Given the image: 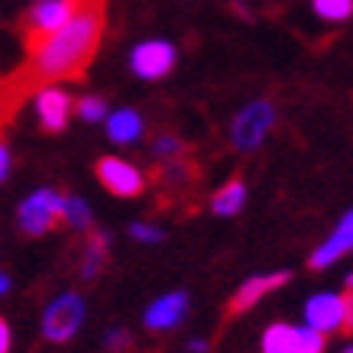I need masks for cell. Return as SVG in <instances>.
Masks as SVG:
<instances>
[{
	"label": "cell",
	"instance_id": "obj_3",
	"mask_svg": "<svg viewBox=\"0 0 353 353\" xmlns=\"http://www.w3.org/2000/svg\"><path fill=\"white\" fill-rule=\"evenodd\" d=\"M65 214H68V198H65L62 192H55V188H39V192L30 194V198L20 204L17 221H20L23 234L43 236L62 224Z\"/></svg>",
	"mask_w": 353,
	"mask_h": 353
},
{
	"label": "cell",
	"instance_id": "obj_21",
	"mask_svg": "<svg viewBox=\"0 0 353 353\" xmlns=\"http://www.w3.org/2000/svg\"><path fill=\"white\" fill-rule=\"evenodd\" d=\"M295 353H324V334L314 327H299V350Z\"/></svg>",
	"mask_w": 353,
	"mask_h": 353
},
{
	"label": "cell",
	"instance_id": "obj_12",
	"mask_svg": "<svg viewBox=\"0 0 353 353\" xmlns=\"http://www.w3.org/2000/svg\"><path fill=\"white\" fill-rule=\"evenodd\" d=\"M156 182L159 188H175V192H192L194 185H198V169L192 165V159H169L165 165L156 169Z\"/></svg>",
	"mask_w": 353,
	"mask_h": 353
},
{
	"label": "cell",
	"instance_id": "obj_7",
	"mask_svg": "<svg viewBox=\"0 0 353 353\" xmlns=\"http://www.w3.org/2000/svg\"><path fill=\"white\" fill-rule=\"evenodd\" d=\"M133 72L139 78H146V81H156V78H165L175 68V46L172 43H143L133 49Z\"/></svg>",
	"mask_w": 353,
	"mask_h": 353
},
{
	"label": "cell",
	"instance_id": "obj_18",
	"mask_svg": "<svg viewBox=\"0 0 353 353\" xmlns=\"http://www.w3.org/2000/svg\"><path fill=\"white\" fill-rule=\"evenodd\" d=\"M314 13L324 20H347L353 17V0H314Z\"/></svg>",
	"mask_w": 353,
	"mask_h": 353
},
{
	"label": "cell",
	"instance_id": "obj_14",
	"mask_svg": "<svg viewBox=\"0 0 353 353\" xmlns=\"http://www.w3.org/2000/svg\"><path fill=\"white\" fill-rule=\"evenodd\" d=\"M243 201H246V185L240 175H234V179L211 198V208H214V214L230 217V214H236V211H243Z\"/></svg>",
	"mask_w": 353,
	"mask_h": 353
},
{
	"label": "cell",
	"instance_id": "obj_1",
	"mask_svg": "<svg viewBox=\"0 0 353 353\" xmlns=\"http://www.w3.org/2000/svg\"><path fill=\"white\" fill-rule=\"evenodd\" d=\"M108 23V0H81V7L59 32H52L43 46L26 52L17 68L3 78L0 88V120L10 127L23 104L32 94L39 97L62 81H81L94 62Z\"/></svg>",
	"mask_w": 353,
	"mask_h": 353
},
{
	"label": "cell",
	"instance_id": "obj_23",
	"mask_svg": "<svg viewBox=\"0 0 353 353\" xmlns=\"http://www.w3.org/2000/svg\"><path fill=\"white\" fill-rule=\"evenodd\" d=\"M130 230H133V236H137V240H150V243H156V240H162V230H156V227H150V224H133L130 227Z\"/></svg>",
	"mask_w": 353,
	"mask_h": 353
},
{
	"label": "cell",
	"instance_id": "obj_20",
	"mask_svg": "<svg viewBox=\"0 0 353 353\" xmlns=\"http://www.w3.org/2000/svg\"><path fill=\"white\" fill-rule=\"evenodd\" d=\"M65 224L75 227V230H88V227H91V211H88V204H81L78 198H68V214H65Z\"/></svg>",
	"mask_w": 353,
	"mask_h": 353
},
{
	"label": "cell",
	"instance_id": "obj_5",
	"mask_svg": "<svg viewBox=\"0 0 353 353\" xmlns=\"http://www.w3.org/2000/svg\"><path fill=\"white\" fill-rule=\"evenodd\" d=\"M85 321V301L81 295L68 292L62 299H55L49 308H46V318H43V337L49 343H65L72 341V334L81 327Z\"/></svg>",
	"mask_w": 353,
	"mask_h": 353
},
{
	"label": "cell",
	"instance_id": "obj_19",
	"mask_svg": "<svg viewBox=\"0 0 353 353\" xmlns=\"http://www.w3.org/2000/svg\"><path fill=\"white\" fill-rule=\"evenodd\" d=\"M152 152H156V156H159V159H182L185 156V143L179 137H169V133H165V137H159L156 139V143H152Z\"/></svg>",
	"mask_w": 353,
	"mask_h": 353
},
{
	"label": "cell",
	"instance_id": "obj_6",
	"mask_svg": "<svg viewBox=\"0 0 353 353\" xmlns=\"http://www.w3.org/2000/svg\"><path fill=\"white\" fill-rule=\"evenodd\" d=\"M94 175H97V182L104 185L110 194H117V198H137V194H143V188H146L143 172H139L137 165H130V162L117 159V156L97 159Z\"/></svg>",
	"mask_w": 353,
	"mask_h": 353
},
{
	"label": "cell",
	"instance_id": "obj_27",
	"mask_svg": "<svg viewBox=\"0 0 353 353\" xmlns=\"http://www.w3.org/2000/svg\"><path fill=\"white\" fill-rule=\"evenodd\" d=\"M192 350H194V353H204V350H208V343H201V341H194V343H192Z\"/></svg>",
	"mask_w": 353,
	"mask_h": 353
},
{
	"label": "cell",
	"instance_id": "obj_17",
	"mask_svg": "<svg viewBox=\"0 0 353 353\" xmlns=\"http://www.w3.org/2000/svg\"><path fill=\"white\" fill-rule=\"evenodd\" d=\"M108 259V236L104 234H91L85 243V259H81V276L85 279H94Z\"/></svg>",
	"mask_w": 353,
	"mask_h": 353
},
{
	"label": "cell",
	"instance_id": "obj_10",
	"mask_svg": "<svg viewBox=\"0 0 353 353\" xmlns=\"http://www.w3.org/2000/svg\"><path fill=\"white\" fill-rule=\"evenodd\" d=\"M353 250V211H347V217H343L341 224H337V230H334L327 240H324L314 253H311L308 259V269L311 272H318V269H327L331 263H337L341 256H347Z\"/></svg>",
	"mask_w": 353,
	"mask_h": 353
},
{
	"label": "cell",
	"instance_id": "obj_28",
	"mask_svg": "<svg viewBox=\"0 0 353 353\" xmlns=\"http://www.w3.org/2000/svg\"><path fill=\"white\" fill-rule=\"evenodd\" d=\"M343 353H353V347H347V350H343Z\"/></svg>",
	"mask_w": 353,
	"mask_h": 353
},
{
	"label": "cell",
	"instance_id": "obj_22",
	"mask_svg": "<svg viewBox=\"0 0 353 353\" xmlns=\"http://www.w3.org/2000/svg\"><path fill=\"white\" fill-rule=\"evenodd\" d=\"M78 114L85 120H104L108 117V104H104V97H81L78 101Z\"/></svg>",
	"mask_w": 353,
	"mask_h": 353
},
{
	"label": "cell",
	"instance_id": "obj_8",
	"mask_svg": "<svg viewBox=\"0 0 353 353\" xmlns=\"http://www.w3.org/2000/svg\"><path fill=\"white\" fill-rule=\"evenodd\" d=\"M305 318H308V327L314 331H337L343 334V324H347V295H314L305 305Z\"/></svg>",
	"mask_w": 353,
	"mask_h": 353
},
{
	"label": "cell",
	"instance_id": "obj_2",
	"mask_svg": "<svg viewBox=\"0 0 353 353\" xmlns=\"http://www.w3.org/2000/svg\"><path fill=\"white\" fill-rule=\"evenodd\" d=\"M81 7V0H43V3H36L30 10L23 13L20 20V39H23V49L32 52L36 46H43L52 32H59L65 23L72 20Z\"/></svg>",
	"mask_w": 353,
	"mask_h": 353
},
{
	"label": "cell",
	"instance_id": "obj_15",
	"mask_svg": "<svg viewBox=\"0 0 353 353\" xmlns=\"http://www.w3.org/2000/svg\"><path fill=\"white\" fill-rule=\"evenodd\" d=\"M299 350V327L276 321L263 334V353H295Z\"/></svg>",
	"mask_w": 353,
	"mask_h": 353
},
{
	"label": "cell",
	"instance_id": "obj_11",
	"mask_svg": "<svg viewBox=\"0 0 353 353\" xmlns=\"http://www.w3.org/2000/svg\"><path fill=\"white\" fill-rule=\"evenodd\" d=\"M36 110H39V123L46 133H62L72 117V97L62 88H49L36 97Z\"/></svg>",
	"mask_w": 353,
	"mask_h": 353
},
{
	"label": "cell",
	"instance_id": "obj_26",
	"mask_svg": "<svg viewBox=\"0 0 353 353\" xmlns=\"http://www.w3.org/2000/svg\"><path fill=\"white\" fill-rule=\"evenodd\" d=\"M7 172H10V150L3 146L0 150V179H7Z\"/></svg>",
	"mask_w": 353,
	"mask_h": 353
},
{
	"label": "cell",
	"instance_id": "obj_13",
	"mask_svg": "<svg viewBox=\"0 0 353 353\" xmlns=\"http://www.w3.org/2000/svg\"><path fill=\"white\" fill-rule=\"evenodd\" d=\"M185 305H188L185 292H172V295L159 299L150 311H146V327H152V331H159V327H175V324L182 321Z\"/></svg>",
	"mask_w": 353,
	"mask_h": 353
},
{
	"label": "cell",
	"instance_id": "obj_16",
	"mask_svg": "<svg viewBox=\"0 0 353 353\" xmlns=\"http://www.w3.org/2000/svg\"><path fill=\"white\" fill-rule=\"evenodd\" d=\"M108 133L114 143H133L143 133V120H139L137 110H117L108 120Z\"/></svg>",
	"mask_w": 353,
	"mask_h": 353
},
{
	"label": "cell",
	"instance_id": "obj_4",
	"mask_svg": "<svg viewBox=\"0 0 353 353\" xmlns=\"http://www.w3.org/2000/svg\"><path fill=\"white\" fill-rule=\"evenodd\" d=\"M276 123V108L272 101H253L250 108H243L234 117V127H230V143H234L240 152L256 150L259 143L269 137V130Z\"/></svg>",
	"mask_w": 353,
	"mask_h": 353
},
{
	"label": "cell",
	"instance_id": "obj_24",
	"mask_svg": "<svg viewBox=\"0 0 353 353\" xmlns=\"http://www.w3.org/2000/svg\"><path fill=\"white\" fill-rule=\"evenodd\" d=\"M108 347L110 350H117V353H123V350H130V337H127V331H114L108 337Z\"/></svg>",
	"mask_w": 353,
	"mask_h": 353
},
{
	"label": "cell",
	"instance_id": "obj_9",
	"mask_svg": "<svg viewBox=\"0 0 353 353\" xmlns=\"http://www.w3.org/2000/svg\"><path fill=\"white\" fill-rule=\"evenodd\" d=\"M289 279H292L289 272H272V276H256V279H250V282H243V285H240V289L234 292V299L227 301L224 321H234L236 314L250 311L259 299H263V295H269V292L282 289V285H285Z\"/></svg>",
	"mask_w": 353,
	"mask_h": 353
},
{
	"label": "cell",
	"instance_id": "obj_25",
	"mask_svg": "<svg viewBox=\"0 0 353 353\" xmlns=\"http://www.w3.org/2000/svg\"><path fill=\"white\" fill-rule=\"evenodd\" d=\"M10 343H13L10 324H7V321H0V353H10Z\"/></svg>",
	"mask_w": 353,
	"mask_h": 353
}]
</instances>
